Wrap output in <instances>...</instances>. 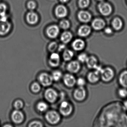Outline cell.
<instances>
[{
	"instance_id": "cell-16",
	"label": "cell",
	"mask_w": 127,
	"mask_h": 127,
	"mask_svg": "<svg viewBox=\"0 0 127 127\" xmlns=\"http://www.w3.org/2000/svg\"><path fill=\"white\" fill-rule=\"evenodd\" d=\"M38 16L34 12L31 11L27 13L26 15V20L27 22L31 25H34L38 21Z\"/></svg>"
},
{
	"instance_id": "cell-19",
	"label": "cell",
	"mask_w": 127,
	"mask_h": 127,
	"mask_svg": "<svg viewBox=\"0 0 127 127\" xmlns=\"http://www.w3.org/2000/svg\"><path fill=\"white\" fill-rule=\"evenodd\" d=\"M78 17L80 21L84 23H87L90 21L91 15L87 11H81L78 14Z\"/></svg>"
},
{
	"instance_id": "cell-9",
	"label": "cell",
	"mask_w": 127,
	"mask_h": 127,
	"mask_svg": "<svg viewBox=\"0 0 127 127\" xmlns=\"http://www.w3.org/2000/svg\"><path fill=\"white\" fill-rule=\"evenodd\" d=\"M60 29L56 25H52L48 27L46 30V33L48 37L50 38H56L58 35Z\"/></svg>"
},
{
	"instance_id": "cell-36",
	"label": "cell",
	"mask_w": 127,
	"mask_h": 127,
	"mask_svg": "<svg viewBox=\"0 0 127 127\" xmlns=\"http://www.w3.org/2000/svg\"><path fill=\"white\" fill-rule=\"evenodd\" d=\"M29 126L31 127H42L43 126V125L41 122L38 121H34L30 123Z\"/></svg>"
},
{
	"instance_id": "cell-13",
	"label": "cell",
	"mask_w": 127,
	"mask_h": 127,
	"mask_svg": "<svg viewBox=\"0 0 127 127\" xmlns=\"http://www.w3.org/2000/svg\"><path fill=\"white\" fill-rule=\"evenodd\" d=\"M55 13L56 17L59 18H64L67 14V10L66 8L63 5H59L56 7Z\"/></svg>"
},
{
	"instance_id": "cell-7",
	"label": "cell",
	"mask_w": 127,
	"mask_h": 127,
	"mask_svg": "<svg viewBox=\"0 0 127 127\" xmlns=\"http://www.w3.org/2000/svg\"><path fill=\"white\" fill-rule=\"evenodd\" d=\"M12 121L16 124H20L23 122L24 119V115L22 111L19 110H15L11 114Z\"/></svg>"
},
{
	"instance_id": "cell-34",
	"label": "cell",
	"mask_w": 127,
	"mask_h": 127,
	"mask_svg": "<svg viewBox=\"0 0 127 127\" xmlns=\"http://www.w3.org/2000/svg\"><path fill=\"white\" fill-rule=\"evenodd\" d=\"M24 106V103L21 100H17L14 104V107L17 110H19L23 108Z\"/></svg>"
},
{
	"instance_id": "cell-43",
	"label": "cell",
	"mask_w": 127,
	"mask_h": 127,
	"mask_svg": "<svg viewBox=\"0 0 127 127\" xmlns=\"http://www.w3.org/2000/svg\"><path fill=\"white\" fill-rule=\"evenodd\" d=\"M4 127H12V126L11 125H6L4 126Z\"/></svg>"
},
{
	"instance_id": "cell-24",
	"label": "cell",
	"mask_w": 127,
	"mask_h": 127,
	"mask_svg": "<svg viewBox=\"0 0 127 127\" xmlns=\"http://www.w3.org/2000/svg\"><path fill=\"white\" fill-rule=\"evenodd\" d=\"M73 56L74 53L70 50H65L63 54V59L66 61H68L71 60L73 58Z\"/></svg>"
},
{
	"instance_id": "cell-41",
	"label": "cell",
	"mask_w": 127,
	"mask_h": 127,
	"mask_svg": "<svg viewBox=\"0 0 127 127\" xmlns=\"http://www.w3.org/2000/svg\"><path fill=\"white\" fill-rule=\"evenodd\" d=\"M124 105L125 109L127 111V100L124 102Z\"/></svg>"
},
{
	"instance_id": "cell-38",
	"label": "cell",
	"mask_w": 127,
	"mask_h": 127,
	"mask_svg": "<svg viewBox=\"0 0 127 127\" xmlns=\"http://www.w3.org/2000/svg\"><path fill=\"white\" fill-rule=\"evenodd\" d=\"M36 6L37 5L35 2L33 1H29L27 3V7L31 11H33L36 8Z\"/></svg>"
},
{
	"instance_id": "cell-6",
	"label": "cell",
	"mask_w": 127,
	"mask_h": 127,
	"mask_svg": "<svg viewBox=\"0 0 127 127\" xmlns=\"http://www.w3.org/2000/svg\"><path fill=\"white\" fill-rule=\"evenodd\" d=\"M87 92L84 87H79L73 93V96L75 99L78 101H83L86 98Z\"/></svg>"
},
{
	"instance_id": "cell-40",
	"label": "cell",
	"mask_w": 127,
	"mask_h": 127,
	"mask_svg": "<svg viewBox=\"0 0 127 127\" xmlns=\"http://www.w3.org/2000/svg\"><path fill=\"white\" fill-rule=\"evenodd\" d=\"M105 32L106 34H111L112 32V30L109 27H107V28H105Z\"/></svg>"
},
{
	"instance_id": "cell-27",
	"label": "cell",
	"mask_w": 127,
	"mask_h": 127,
	"mask_svg": "<svg viewBox=\"0 0 127 127\" xmlns=\"http://www.w3.org/2000/svg\"><path fill=\"white\" fill-rule=\"evenodd\" d=\"M52 76L53 80L56 81H58L61 78L62 76V74L61 71L59 70H56L53 72Z\"/></svg>"
},
{
	"instance_id": "cell-11",
	"label": "cell",
	"mask_w": 127,
	"mask_h": 127,
	"mask_svg": "<svg viewBox=\"0 0 127 127\" xmlns=\"http://www.w3.org/2000/svg\"><path fill=\"white\" fill-rule=\"evenodd\" d=\"M11 26V24L8 21H3L0 19V35H5L8 33Z\"/></svg>"
},
{
	"instance_id": "cell-2",
	"label": "cell",
	"mask_w": 127,
	"mask_h": 127,
	"mask_svg": "<svg viewBox=\"0 0 127 127\" xmlns=\"http://www.w3.org/2000/svg\"><path fill=\"white\" fill-rule=\"evenodd\" d=\"M45 118L47 122L52 125L57 124L61 120L60 114L54 110L48 111L46 114Z\"/></svg>"
},
{
	"instance_id": "cell-17",
	"label": "cell",
	"mask_w": 127,
	"mask_h": 127,
	"mask_svg": "<svg viewBox=\"0 0 127 127\" xmlns=\"http://www.w3.org/2000/svg\"><path fill=\"white\" fill-rule=\"evenodd\" d=\"M88 67L89 69H95L98 66V60L95 56H88L86 62Z\"/></svg>"
},
{
	"instance_id": "cell-4",
	"label": "cell",
	"mask_w": 127,
	"mask_h": 127,
	"mask_svg": "<svg viewBox=\"0 0 127 127\" xmlns=\"http://www.w3.org/2000/svg\"><path fill=\"white\" fill-rule=\"evenodd\" d=\"M45 98L49 102L53 103L57 100L58 94L56 91L52 88H48L44 93Z\"/></svg>"
},
{
	"instance_id": "cell-26",
	"label": "cell",
	"mask_w": 127,
	"mask_h": 127,
	"mask_svg": "<svg viewBox=\"0 0 127 127\" xmlns=\"http://www.w3.org/2000/svg\"><path fill=\"white\" fill-rule=\"evenodd\" d=\"M37 108L38 110L40 112H44L47 110L48 105L44 102H40L37 104Z\"/></svg>"
},
{
	"instance_id": "cell-35",
	"label": "cell",
	"mask_w": 127,
	"mask_h": 127,
	"mask_svg": "<svg viewBox=\"0 0 127 127\" xmlns=\"http://www.w3.org/2000/svg\"><path fill=\"white\" fill-rule=\"evenodd\" d=\"M89 0H79V5L81 8H85L89 5Z\"/></svg>"
},
{
	"instance_id": "cell-29",
	"label": "cell",
	"mask_w": 127,
	"mask_h": 127,
	"mask_svg": "<svg viewBox=\"0 0 127 127\" xmlns=\"http://www.w3.org/2000/svg\"><path fill=\"white\" fill-rule=\"evenodd\" d=\"M40 85L37 82H34L31 86V90L33 93H38L40 91Z\"/></svg>"
},
{
	"instance_id": "cell-39",
	"label": "cell",
	"mask_w": 127,
	"mask_h": 127,
	"mask_svg": "<svg viewBox=\"0 0 127 127\" xmlns=\"http://www.w3.org/2000/svg\"><path fill=\"white\" fill-rule=\"evenodd\" d=\"M58 47V50L60 52L64 50L65 48H66V46L64 44H62L59 45V46Z\"/></svg>"
},
{
	"instance_id": "cell-23",
	"label": "cell",
	"mask_w": 127,
	"mask_h": 127,
	"mask_svg": "<svg viewBox=\"0 0 127 127\" xmlns=\"http://www.w3.org/2000/svg\"><path fill=\"white\" fill-rule=\"evenodd\" d=\"M72 38V35L71 32H64L61 36V41L64 44L69 43Z\"/></svg>"
},
{
	"instance_id": "cell-37",
	"label": "cell",
	"mask_w": 127,
	"mask_h": 127,
	"mask_svg": "<svg viewBox=\"0 0 127 127\" xmlns=\"http://www.w3.org/2000/svg\"><path fill=\"white\" fill-rule=\"evenodd\" d=\"M76 83L79 87H84L86 84V81L83 78H79L76 80Z\"/></svg>"
},
{
	"instance_id": "cell-31",
	"label": "cell",
	"mask_w": 127,
	"mask_h": 127,
	"mask_svg": "<svg viewBox=\"0 0 127 127\" xmlns=\"http://www.w3.org/2000/svg\"><path fill=\"white\" fill-rule=\"evenodd\" d=\"M88 56L86 53H82L79 55L78 59L79 62L81 63H85Z\"/></svg>"
},
{
	"instance_id": "cell-14",
	"label": "cell",
	"mask_w": 127,
	"mask_h": 127,
	"mask_svg": "<svg viewBox=\"0 0 127 127\" xmlns=\"http://www.w3.org/2000/svg\"><path fill=\"white\" fill-rule=\"evenodd\" d=\"M49 62L50 65L53 67L58 66L60 64V56L58 53H53L50 55Z\"/></svg>"
},
{
	"instance_id": "cell-1",
	"label": "cell",
	"mask_w": 127,
	"mask_h": 127,
	"mask_svg": "<svg viewBox=\"0 0 127 127\" xmlns=\"http://www.w3.org/2000/svg\"><path fill=\"white\" fill-rule=\"evenodd\" d=\"M114 76V71L110 67L103 68L100 73V78L105 82L110 81L113 79Z\"/></svg>"
},
{
	"instance_id": "cell-20",
	"label": "cell",
	"mask_w": 127,
	"mask_h": 127,
	"mask_svg": "<svg viewBox=\"0 0 127 127\" xmlns=\"http://www.w3.org/2000/svg\"><path fill=\"white\" fill-rule=\"evenodd\" d=\"M91 32L90 27L84 25L82 26L79 29L78 34L81 37H85L89 35Z\"/></svg>"
},
{
	"instance_id": "cell-30",
	"label": "cell",
	"mask_w": 127,
	"mask_h": 127,
	"mask_svg": "<svg viewBox=\"0 0 127 127\" xmlns=\"http://www.w3.org/2000/svg\"><path fill=\"white\" fill-rule=\"evenodd\" d=\"M118 95L121 98H125L127 97V89L125 88L119 89L118 92Z\"/></svg>"
},
{
	"instance_id": "cell-32",
	"label": "cell",
	"mask_w": 127,
	"mask_h": 127,
	"mask_svg": "<svg viewBox=\"0 0 127 127\" xmlns=\"http://www.w3.org/2000/svg\"><path fill=\"white\" fill-rule=\"evenodd\" d=\"M7 10V6L3 3H0V16H3L6 15Z\"/></svg>"
},
{
	"instance_id": "cell-25",
	"label": "cell",
	"mask_w": 127,
	"mask_h": 127,
	"mask_svg": "<svg viewBox=\"0 0 127 127\" xmlns=\"http://www.w3.org/2000/svg\"><path fill=\"white\" fill-rule=\"evenodd\" d=\"M112 25L115 30H119L122 26V22L119 18H116L113 20Z\"/></svg>"
},
{
	"instance_id": "cell-22",
	"label": "cell",
	"mask_w": 127,
	"mask_h": 127,
	"mask_svg": "<svg viewBox=\"0 0 127 127\" xmlns=\"http://www.w3.org/2000/svg\"><path fill=\"white\" fill-rule=\"evenodd\" d=\"M119 82L123 87L127 88V70L121 73L119 77Z\"/></svg>"
},
{
	"instance_id": "cell-33",
	"label": "cell",
	"mask_w": 127,
	"mask_h": 127,
	"mask_svg": "<svg viewBox=\"0 0 127 127\" xmlns=\"http://www.w3.org/2000/svg\"><path fill=\"white\" fill-rule=\"evenodd\" d=\"M58 44L56 42H52L49 44L48 49L50 52L53 53L55 52L58 47Z\"/></svg>"
},
{
	"instance_id": "cell-8",
	"label": "cell",
	"mask_w": 127,
	"mask_h": 127,
	"mask_svg": "<svg viewBox=\"0 0 127 127\" xmlns=\"http://www.w3.org/2000/svg\"><path fill=\"white\" fill-rule=\"evenodd\" d=\"M98 9L100 13L104 16H107L111 13L112 8L110 4L107 3H100L98 5Z\"/></svg>"
},
{
	"instance_id": "cell-10",
	"label": "cell",
	"mask_w": 127,
	"mask_h": 127,
	"mask_svg": "<svg viewBox=\"0 0 127 127\" xmlns=\"http://www.w3.org/2000/svg\"><path fill=\"white\" fill-rule=\"evenodd\" d=\"M81 68V65L79 61H72L67 64V69L72 73H76L79 71Z\"/></svg>"
},
{
	"instance_id": "cell-21",
	"label": "cell",
	"mask_w": 127,
	"mask_h": 127,
	"mask_svg": "<svg viewBox=\"0 0 127 127\" xmlns=\"http://www.w3.org/2000/svg\"><path fill=\"white\" fill-rule=\"evenodd\" d=\"M92 25L94 29L99 30L102 29L104 27L105 23L102 19H96L93 21Z\"/></svg>"
},
{
	"instance_id": "cell-3",
	"label": "cell",
	"mask_w": 127,
	"mask_h": 127,
	"mask_svg": "<svg viewBox=\"0 0 127 127\" xmlns=\"http://www.w3.org/2000/svg\"><path fill=\"white\" fill-rule=\"evenodd\" d=\"M73 108L72 105L66 101L62 102L60 105V113L64 116H69L72 112Z\"/></svg>"
},
{
	"instance_id": "cell-15",
	"label": "cell",
	"mask_w": 127,
	"mask_h": 127,
	"mask_svg": "<svg viewBox=\"0 0 127 127\" xmlns=\"http://www.w3.org/2000/svg\"><path fill=\"white\" fill-rule=\"evenodd\" d=\"M88 80L89 82L93 84L96 83L100 78V74L95 70L90 72L88 74Z\"/></svg>"
},
{
	"instance_id": "cell-28",
	"label": "cell",
	"mask_w": 127,
	"mask_h": 127,
	"mask_svg": "<svg viewBox=\"0 0 127 127\" xmlns=\"http://www.w3.org/2000/svg\"><path fill=\"white\" fill-rule=\"evenodd\" d=\"M70 26L69 22L67 20H63L61 21L59 23L60 28L62 29L66 30L69 28Z\"/></svg>"
},
{
	"instance_id": "cell-44",
	"label": "cell",
	"mask_w": 127,
	"mask_h": 127,
	"mask_svg": "<svg viewBox=\"0 0 127 127\" xmlns=\"http://www.w3.org/2000/svg\"><path fill=\"white\" fill-rule=\"evenodd\" d=\"M99 0V1H102L103 0Z\"/></svg>"
},
{
	"instance_id": "cell-42",
	"label": "cell",
	"mask_w": 127,
	"mask_h": 127,
	"mask_svg": "<svg viewBox=\"0 0 127 127\" xmlns=\"http://www.w3.org/2000/svg\"><path fill=\"white\" fill-rule=\"evenodd\" d=\"M60 0L61 2L64 3H66L68 2L69 0Z\"/></svg>"
},
{
	"instance_id": "cell-5",
	"label": "cell",
	"mask_w": 127,
	"mask_h": 127,
	"mask_svg": "<svg viewBox=\"0 0 127 127\" xmlns=\"http://www.w3.org/2000/svg\"><path fill=\"white\" fill-rule=\"evenodd\" d=\"M39 81L44 87H48L52 84L53 79L52 76L46 73H42L38 77Z\"/></svg>"
},
{
	"instance_id": "cell-18",
	"label": "cell",
	"mask_w": 127,
	"mask_h": 127,
	"mask_svg": "<svg viewBox=\"0 0 127 127\" xmlns=\"http://www.w3.org/2000/svg\"><path fill=\"white\" fill-rule=\"evenodd\" d=\"M72 46L74 50L78 51H81L84 48L85 43L81 39H76L73 42Z\"/></svg>"
},
{
	"instance_id": "cell-12",
	"label": "cell",
	"mask_w": 127,
	"mask_h": 127,
	"mask_svg": "<svg viewBox=\"0 0 127 127\" xmlns=\"http://www.w3.org/2000/svg\"><path fill=\"white\" fill-rule=\"evenodd\" d=\"M64 84L69 87H73L76 84V80L74 76L71 74H66L64 77Z\"/></svg>"
}]
</instances>
